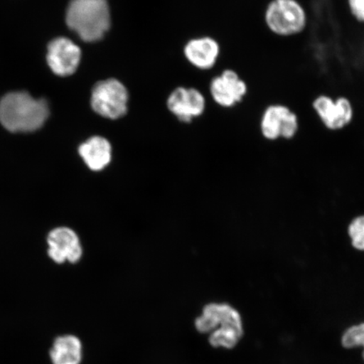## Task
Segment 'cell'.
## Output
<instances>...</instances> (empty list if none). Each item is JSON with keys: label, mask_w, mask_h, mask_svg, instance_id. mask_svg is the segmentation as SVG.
Returning <instances> with one entry per match:
<instances>
[{"label": "cell", "mask_w": 364, "mask_h": 364, "mask_svg": "<svg viewBox=\"0 0 364 364\" xmlns=\"http://www.w3.org/2000/svg\"><path fill=\"white\" fill-rule=\"evenodd\" d=\"M195 327L200 333L209 335V343L215 348H234L244 335L240 312L226 303L205 306L202 315L196 318Z\"/></svg>", "instance_id": "6da1fadb"}, {"label": "cell", "mask_w": 364, "mask_h": 364, "mask_svg": "<svg viewBox=\"0 0 364 364\" xmlns=\"http://www.w3.org/2000/svg\"><path fill=\"white\" fill-rule=\"evenodd\" d=\"M49 107L25 91L8 93L0 101V124L11 133H31L47 122Z\"/></svg>", "instance_id": "7a4b0ae2"}, {"label": "cell", "mask_w": 364, "mask_h": 364, "mask_svg": "<svg viewBox=\"0 0 364 364\" xmlns=\"http://www.w3.org/2000/svg\"><path fill=\"white\" fill-rule=\"evenodd\" d=\"M66 22L85 42H97L111 26L107 0H71L67 9Z\"/></svg>", "instance_id": "3957f363"}, {"label": "cell", "mask_w": 364, "mask_h": 364, "mask_svg": "<svg viewBox=\"0 0 364 364\" xmlns=\"http://www.w3.org/2000/svg\"><path fill=\"white\" fill-rule=\"evenodd\" d=\"M262 20L267 30L280 38L301 35L309 25L307 10L299 0H269Z\"/></svg>", "instance_id": "277c9868"}, {"label": "cell", "mask_w": 364, "mask_h": 364, "mask_svg": "<svg viewBox=\"0 0 364 364\" xmlns=\"http://www.w3.org/2000/svg\"><path fill=\"white\" fill-rule=\"evenodd\" d=\"M298 114L288 105L281 102L268 104L264 107L258 121V132L266 142H291L299 133Z\"/></svg>", "instance_id": "5b68a950"}, {"label": "cell", "mask_w": 364, "mask_h": 364, "mask_svg": "<svg viewBox=\"0 0 364 364\" xmlns=\"http://www.w3.org/2000/svg\"><path fill=\"white\" fill-rule=\"evenodd\" d=\"M311 108L321 125L331 133L347 129L354 121L353 104L345 95L334 98L326 94L318 95L313 100Z\"/></svg>", "instance_id": "8992f818"}, {"label": "cell", "mask_w": 364, "mask_h": 364, "mask_svg": "<svg viewBox=\"0 0 364 364\" xmlns=\"http://www.w3.org/2000/svg\"><path fill=\"white\" fill-rule=\"evenodd\" d=\"M129 94L121 82L110 79L100 81L91 94V107L100 116L117 119L127 110Z\"/></svg>", "instance_id": "52a82bcc"}, {"label": "cell", "mask_w": 364, "mask_h": 364, "mask_svg": "<svg viewBox=\"0 0 364 364\" xmlns=\"http://www.w3.org/2000/svg\"><path fill=\"white\" fill-rule=\"evenodd\" d=\"M249 85L235 68H225L210 83L213 101L221 107L235 109L245 102L249 95Z\"/></svg>", "instance_id": "ba28073f"}, {"label": "cell", "mask_w": 364, "mask_h": 364, "mask_svg": "<svg viewBox=\"0 0 364 364\" xmlns=\"http://www.w3.org/2000/svg\"><path fill=\"white\" fill-rule=\"evenodd\" d=\"M81 51L78 46L70 39L58 38L48 44L47 61L54 74L70 76L78 68Z\"/></svg>", "instance_id": "9c48e42d"}, {"label": "cell", "mask_w": 364, "mask_h": 364, "mask_svg": "<svg viewBox=\"0 0 364 364\" xmlns=\"http://www.w3.org/2000/svg\"><path fill=\"white\" fill-rule=\"evenodd\" d=\"M48 244L50 258L59 264L78 262L83 255L78 235L68 227L56 228L50 232Z\"/></svg>", "instance_id": "30bf717a"}, {"label": "cell", "mask_w": 364, "mask_h": 364, "mask_svg": "<svg viewBox=\"0 0 364 364\" xmlns=\"http://www.w3.org/2000/svg\"><path fill=\"white\" fill-rule=\"evenodd\" d=\"M203 95L195 89H176L168 100V107L181 122H189L202 115L205 109Z\"/></svg>", "instance_id": "8fae6325"}, {"label": "cell", "mask_w": 364, "mask_h": 364, "mask_svg": "<svg viewBox=\"0 0 364 364\" xmlns=\"http://www.w3.org/2000/svg\"><path fill=\"white\" fill-rule=\"evenodd\" d=\"M51 364H80L83 358V344L74 334H62L53 338L48 349Z\"/></svg>", "instance_id": "7c38bea8"}, {"label": "cell", "mask_w": 364, "mask_h": 364, "mask_svg": "<svg viewBox=\"0 0 364 364\" xmlns=\"http://www.w3.org/2000/svg\"><path fill=\"white\" fill-rule=\"evenodd\" d=\"M220 52V43L212 38L191 41L185 48V54L188 60L202 70H210L215 67Z\"/></svg>", "instance_id": "4fadbf2b"}, {"label": "cell", "mask_w": 364, "mask_h": 364, "mask_svg": "<svg viewBox=\"0 0 364 364\" xmlns=\"http://www.w3.org/2000/svg\"><path fill=\"white\" fill-rule=\"evenodd\" d=\"M79 154L91 171H102L112 161L111 144L102 136H95L80 145Z\"/></svg>", "instance_id": "5bb4252c"}, {"label": "cell", "mask_w": 364, "mask_h": 364, "mask_svg": "<svg viewBox=\"0 0 364 364\" xmlns=\"http://www.w3.org/2000/svg\"><path fill=\"white\" fill-rule=\"evenodd\" d=\"M348 235L352 247L358 252H364V215L354 218L349 223Z\"/></svg>", "instance_id": "9a60e30c"}, {"label": "cell", "mask_w": 364, "mask_h": 364, "mask_svg": "<svg viewBox=\"0 0 364 364\" xmlns=\"http://www.w3.org/2000/svg\"><path fill=\"white\" fill-rule=\"evenodd\" d=\"M341 344L345 348L363 347L364 348V323L355 325L344 332ZM364 359V350L363 353Z\"/></svg>", "instance_id": "2e32d148"}, {"label": "cell", "mask_w": 364, "mask_h": 364, "mask_svg": "<svg viewBox=\"0 0 364 364\" xmlns=\"http://www.w3.org/2000/svg\"><path fill=\"white\" fill-rule=\"evenodd\" d=\"M348 11L352 19L364 25V0H346Z\"/></svg>", "instance_id": "e0dca14e"}]
</instances>
